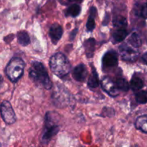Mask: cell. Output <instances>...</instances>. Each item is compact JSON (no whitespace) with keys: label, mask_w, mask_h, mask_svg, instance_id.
I'll return each mask as SVG.
<instances>
[{"label":"cell","mask_w":147,"mask_h":147,"mask_svg":"<svg viewBox=\"0 0 147 147\" xmlns=\"http://www.w3.org/2000/svg\"><path fill=\"white\" fill-rule=\"evenodd\" d=\"M0 113L1 118L7 124H13L16 121V115L11 107V103L4 100L0 106Z\"/></svg>","instance_id":"5"},{"label":"cell","mask_w":147,"mask_h":147,"mask_svg":"<svg viewBox=\"0 0 147 147\" xmlns=\"http://www.w3.org/2000/svg\"><path fill=\"white\" fill-rule=\"evenodd\" d=\"M113 24L115 27L119 28H125L127 26V21L125 17L122 16H117L113 19Z\"/></svg>","instance_id":"19"},{"label":"cell","mask_w":147,"mask_h":147,"mask_svg":"<svg viewBox=\"0 0 147 147\" xmlns=\"http://www.w3.org/2000/svg\"><path fill=\"white\" fill-rule=\"evenodd\" d=\"M29 76L34 83L41 85L47 90H50L53 87V84L45 67L40 62H33Z\"/></svg>","instance_id":"1"},{"label":"cell","mask_w":147,"mask_h":147,"mask_svg":"<svg viewBox=\"0 0 147 147\" xmlns=\"http://www.w3.org/2000/svg\"><path fill=\"white\" fill-rule=\"evenodd\" d=\"M118 54L114 50L107 52L102 59L103 69L112 68L118 65Z\"/></svg>","instance_id":"7"},{"label":"cell","mask_w":147,"mask_h":147,"mask_svg":"<svg viewBox=\"0 0 147 147\" xmlns=\"http://www.w3.org/2000/svg\"><path fill=\"white\" fill-rule=\"evenodd\" d=\"M136 101L141 104H144L147 103V91H139L136 94Z\"/></svg>","instance_id":"21"},{"label":"cell","mask_w":147,"mask_h":147,"mask_svg":"<svg viewBox=\"0 0 147 147\" xmlns=\"http://www.w3.org/2000/svg\"><path fill=\"white\" fill-rule=\"evenodd\" d=\"M17 40L19 43L22 46H27L30 44V38L25 31H20L17 33Z\"/></svg>","instance_id":"15"},{"label":"cell","mask_w":147,"mask_h":147,"mask_svg":"<svg viewBox=\"0 0 147 147\" xmlns=\"http://www.w3.org/2000/svg\"><path fill=\"white\" fill-rule=\"evenodd\" d=\"M90 16H93V17H96V12H97V11H96V9L94 7H92L91 8H90Z\"/></svg>","instance_id":"24"},{"label":"cell","mask_w":147,"mask_h":147,"mask_svg":"<svg viewBox=\"0 0 147 147\" xmlns=\"http://www.w3.org/2000/svg\"><path fill=\"white\" fill-rule=\"evenodd\" d=\"M99 85V79L97 71L94 67H92V75L88 81V86L91 88H96Z\"/></svg>","instance_id":"14"},{"label":"cell","mask_w":147,"mask_h":147,"mask_svg":"<svg viewBox=\"0 0 147 147\" xmlns=\"http://www.w3.org/2000/svg\"><path fill=\"white\" fill-rule=\"evenodd\" d=\"M77 32H78V29H76V30H74L73 32H72L71 34H70V40H72L73 39L75 38V37H76V34H77Z\"/></svg>","instance_id":"25"},{"label":"cell","mask_w":147,"mask_h":147,"mask_svg":"<svg viewBox=\"0 0 147 147\" xmlns=\"http://www.w3.org/2000/svg\"><path fill=\"white\" fill-rule=\"evenodd\" d=\"M101 86L103 90L112 97H116L119 95V88L116 83H113L109 77H104L101 81Z\"/></svg>","instance_id":"8"},{"label":"cell","mask_w":147,"mask_h":147,"mask_svg":"<svg viewBox=\"0 0 147 147\" xmlns=\"http://www.w3.org/2000/svg\"><path fill=\"white\" fill-rule=\"evenodd\" d=\"M129 42L131 45L133 46L135 48H138L142 45V40L137 33L134 32L131 35L130 38L129 39Z\"/></svg>","instance_id":"18"},{"label":"cell","mask_w":147,"mask_h":147,"mask_svg":"<svg viewBox=\"0 0 147 147\" xmlns=\"http://www.w3.org/2000/svg\"><path fill=\"white\" fill-rule=\"evenodd\" d=\"M137 14H140L144 18H147V3L141 6L140 9L137 10Z\"/></svg>","instance_id":"23"},{"label":"cell","mask_w":147,"mask_h":147,"mask_svg":"<svg viewBox=\"0 0 147 147\" xmlns=\"http://www.w3.org/2000/svg\"><path fill=\"white\" fill-rule=\"evenodd\" d=\"M96 27V22H95V17L93 16H90L89 17L88 20L87 24H86V27H87V30L88 31H93L95 29Z\"/></svg>","instance_id":"22"},{"label":"cell","mask_w":147,"mask_h":147,"mask_svg":"<svg viewBox=\"0 0 147 147\" xmlns=\"http://www.w3.org/2000/svg\"><path fill=\"white\" fill-rule=\"evenodd\" d=\"M142 59H143L144 62V63L147 65V53L143 55V56H142Z\"/></svg>","instance_id":"26"},{"label":"cell","mask_w":147,"mask_h":147,"mask_svg":"<svg viewBox=\"0 0 147 147\" xmlns=\"http://www.w3.org/2000/svg\"><path fill=\"white\" fill-rule=\"evenodd\" d=\"M50 66L55 75L60 78H63L70 73L71 65L67 57L63 54L57 53L51 57Z\"/></svg>","instance_id":"2"},{"label":"cell","mask_w":147,"mask_h":147,"mask_svg":"<svg viewBox=\"0 0 147 147\" xmlns=\"http://www.w3.org/2000/svg\"><path fill=\"white\" fill-rule=\"evenodd\" d=\"M80 11H81V7L78 4H75L70 6L67 8L66 14L67 16H71V17H77L80 13Z\"/></svg>","instance_id":"17"},{"label":"cell","mask_w":147,"mask_h":147,"mask_svg":"<svg viewBox=\"0 0 147 147\" xmlns=\"http://www.w3.org/2000/svg\"><path fill=\"white\" fill-rule=\"evenodd\" d=\"M63 34V27L60 25L59 24L55 23L53 25L50 27V32H49V34L51 38L52 42L53 44H57L59 40L62 37V35Z\"/></svg>","instance_id":"10"},{"label":"cell","mask_w":147,"mask_h":147,"mask_svg":"<svg viewBox=\"0 0 147 147\" xmlns=\"http://www.w3.org/2000/svg\"><path fill=\"white\" fill-rule=\"evenodd\" d=\"M116 84L119 90H121L123 91H128L130 87L127 80L123 78L117 79Z\"/></svg>","instance_id":"20"},{"label":"cell","mask_w":147,"mask_h":147,"mask_svg":"<svg viewBox=\"0 0 147 147\" xmlns=\"http://www.w3.org/2000/svg\"><path fill=\"white\" fill-rule=\"evenodd\" d=\"M88 76L87 67L85 65L80 64L75 67L73 70V77L76 80L79 82H83Z\"/></svg>","instance_id":"9"},{"label":"cell","mask_w":147,"mask_h":147,"mask_svg":"<svg viewBox=\"0 0 147 147\" xmlns=\"http://www.w3.org/2000/svg\"><path fill=\"white\" fill-rule=\"evenodd\" d=\"M45 126L44 132H43L42 137V142L43 144H47L52 139V138L55 136L58 133L60 130V127L54 123L52 117V113L50 112H47L45 118Z\"/></svg>","instance_id":"4"},{"label":"cell","mask_w":147,"mask_h":147,"mask_svg":"<svg viewBox=\"0 0 147 147\" xmlns=\"http://www.w3.org/2000/svg\"><path fill=\"white\" fill-rule=\"evenodd\" d=\"M131 88L134 90V91H136V90H139L144 87V81L138 77H134L131 79L130 83Z\"/></svg>","instance_id":"16"},{"label":"cell","mask_w":147,"mask_h":147,"mask_svg":"<svg viewBox=\"0 0 147 147\" xmlns=\"http://www.w3.org/2000/svg\"><path fill=\"white\" fill-rule=\"evenodd\" d=\"M24 69V61L20 57H14L6 67L5 73L11 81L17 82L23 75Z\"/></svg>","instance_id":"3"},{"label":"cell","mask_w":147,"mask_h":147,"mask_svg":"<svg viewBox=\"0 0 147 147\" xmlns=\"http://www.w3.org/2000/svg\"><path fill=\"white\" fill-rule=\"evenodd\" d=\"M119 53L123 60L135 61L139 55V53L127 44H123L119 47Z\"/></svg>","instance_id":"6"},{"label":"cell","mask_w":147,"mask_h":147,"mask_svg":"<svg viewBox=\"0 0 147 147\" xmlns=\"http://www.w3.org/2000/svg\"><path fill=\"white\" fill-rule=\"evenodd\" d=\"M2 83H3V78H2V76H1V75H0V86H1Z\"/></svg>","instance_id":"27"},{"label":"cell","mask_w":147,"mask_h":147,"mask_svg":"<svg viewBox=\"0 0 147 147\" xmlns=\"http://www.w3.org/2000/svg\"><path fill=\"white\" fill-rule=\"evenodd\" d=\"M95 46H96V41L93 38H90L85 41L84 47L86 49V53L88 57L93 56V52L95 50Z\"/></svg>","instance_id":"12"},{"label":"cell","mask_w":147,"mask_h":147,"mask_svg":"<svg viewBox=\"0 0 147 147\" xmlns=\"http://www.w3.org/2000/svg\"><path fill=\"white\" fill-rule=\"evenodd\" d=\"M128 35V31L125 28H119L113 33L112 38L115 43L121 42Z\"/></svg>","instance_id":"11"},{"label":"cell","mask_w":147,"mask_h":147,"mask_svg":"<svg viewBox=\"0 0 147 147\" xmlns=\"http://www.w3.org/2000/svg\"><path fill=\"white\" fill-rule=\"evenodd\" d=\"M136 127L139 130L147 133V115L141 116L136 119Z\"/></svg>","instance_id":"13"},{"label":"cell","mask_w":147,"mask_h":147,"mask_svg":"<svg viewBox=\"0 0 147 147\" xmlns=\"http://www.w3.org/2000/svg\"><path fill=\"white\" fill-rule=\"evenodd\" d=\"M70 1H82L83 0H68Z\"/></svg>","instance_id":"28"}]
</instances>
